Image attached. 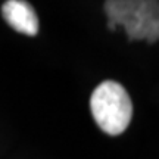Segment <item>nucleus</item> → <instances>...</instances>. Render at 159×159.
Listing matches in <instances>:
<instances>
[{
    "instance_id": "1",
    "label": "nucleus",
    "mask_w": 159,
    "mask_h": 159,
    "mask_svg": "<svg viewBox=\"0 0 159 159\" xmlns=\"http://www.w3.org/2000/svg\"><path fill=\"white\" fill-rule=\"evenodd\" d=\"M91 115L103 133L109 136L122 134L133 118V102L122 85L106 80L93 90L90 97Z\"/></svg>"
},
{
    "instance_id": "2",
    "label": "nucleus",
    "mask_w": 159,
    "mask_h": 159,
    "mask_svg": "<svg viewBox=\"0 0 159 159\" xmlns=\"http://www.w3.org/2000/svg\"><path fill=\"white\" fill-rule=\"evenodd\" d=\"M105 12L109 16V30L124 25L130 40L146 39L149 43L158 40V2H106Z\"/></svg>"
},
{
    "instance_id": "3",
    "label": "nucleus",
    "mask_w": 159,
    "mask_h": 159,
    "mask_svg": "<svg viewBox=\"0 0 159 159\" xmlns=\"http://www.w3.org/2000/svg\"><path fill=\"white\" fill-rule=\"evenodd\" d=\"M2 15L12 28L25 35H37L39 18L34 7L24 0H7L2 5Z\"/></svg>"
}]
</instances>
